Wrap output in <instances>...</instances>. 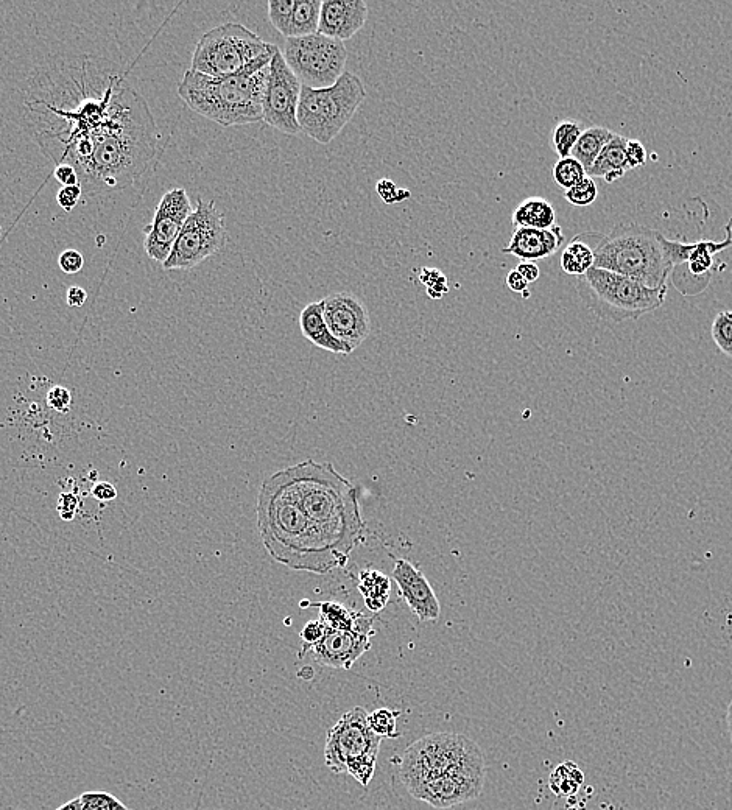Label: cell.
Returning a JSON list of instances; mask_svg holds the SVG:
<instances>
[{
  "label": "cell",
  "mask_w": 732,
  "mask_h": 810,
  "mask_svg": "<svg viewBox=\"0 0 732 810\" xmlns=\"http://www.w3.org/2000/svg\"><path fill=\"white\" fill-rule=\"evenodd\" d=\"M726 722H728L729 734H731L732 739V701L731 705L728 706V714H726Z\"/></svg>",
  "instance_id": "816d5d0a"
},
{
  "label": "cell",
  "mask_w": 732,
  "mask_h": 810,
  "mask_svg": "<svg viewBox=\"0 0 732 810\" xmlns=\"http://www.w3.org/2000/svg\"><path fill=\"white\" fill-rule=\"evenodd\" d=\"M628 139L622 134H616L611 141L608 142L599 158L595 159L594 164L586 170V175L589 178H600L605 183H616L620 178L627 175L628 167L627 156H625V148H627Z\"/></svg>",
  "instance_id": "7402d4cb"
},
{
  "label": "cell",
  "mask_w": 732,
  "mask_h": 810,
  "mask_svg": "<svg viewBox=\"0 0 732 810\" xmlns=\"http://www.w3.org/2000/svg\"><path fill=\"white\" fill-rule=\"evenodd\" d=\"M276 47L270 44L261 57L228 77H208L189 69L178 85V96L192 111L222 127L262 122V100Z\"/></svg>",
  "instance_id": "277c9868"
},
{
  "label": "cell",
  "mask_w": 732,
  "mask_h": 810,
  "mask_svg": "<svg viewBox=\"0 0 732 810\" xmlns=\"http://www.w3.org/2000/svg\"><path fill=\"white\" fill-rule=\"evenodd\" d=\"M24 108L41 152L74 167L89 195L122 191L155 159L158 128L147 100L108 63L46 64L30 78Z\"/></svg>",
  "instance_id": "6da1fadb"
},
{
  "label": "cell",
  "mask_w": 732,
  "mask_h": 810,
  "mask_svg": "<svg viewBox=\"0 0 732 810\" xmlns=\"http://www.w3.org/2000/svg\"><path fill=\"white\" fill-rule=\"evenodd\" d=\"M370 648L371 636L326 627L323 638L312 652L321 666L349 670Z\"/></svg>",
  "instance_id": "ac0fdd59"
},
{
  "label": "cell",
  "mask_w": 732,
  "mask_h": 810,
  "mask_svg": "<svg viewBox=\"0 0 732 810\" xmlns=\"http://www.w3.org/2000/svg\"><path fill=\"white\" fill-rule=\"evenodd\" d=\"M585 781V776L574 762L567 761L558 765L550 775V789L558 796H574Z\"/></svg>",
  "instance_id": "f1b7e54d"
},
{
  "label": "cell",
  "mask_w": 732,
  "mask_h": 810,
  "mask_svg": "<svg viewBox=\"0 0 732 810\" xmlns=\"http://www.w3.org/2000/svg\"><path fill=\"white\" fill-rule=\"evenodd\" d=\"M712 340L717 348L732 357V314L731 312H720L712 323Z\"/></svg>",
  "instance_id": "d6a6232c"
},
{
  "label": "cell",
  "mask_w": 732,
  "mask_h": 810,
  "mask_svg": "<svg viewBox=\"0 0 732 810\" xmlns=\"http://www.w3.org/2000/svg\"><path fill=\"white\" fill-rule=\"evenodd\" d=\"M401 714V711H391L387 708L376 709L368 714V723L381 739H395L399 736L398 717Z\"/></svg>",
  "instance_id": "1f68e13d"
},
{
  "label": "cell",
  "mask_w": 732,
  "mask_h": 810,
  "mask_svg": "<svg viewBox=\"0 0 732 810\" xmlns=\"http://www.w3.org/2000/svg\"><path fill=\"white\" fill-rule=\"evenodd\" d=\"M664 234L637 223H620L608 236L600 234L594 248V268L628 276L644 286H667L672 265L662 245Z\"/></svg>",
  "instance_id": "5b68a950"
},
{
  "label": "cell",
  "mask_w": 732,
  "mask_h": 810,
  "mask_svg": "<svg viewBox=\"0 0 732 810\" xmlns=\"http://www.w3.org/2000/svg\"><path fill=\"white\" fill-rule=\"evenodd\" d=\"M419 281L427 287V295L432 300H441L449 292V284L443 272L438 268L424 267L419 270Z\"/></svg>",
  "instance_id": "8d00e7d4"
},
{
  "label": "cell",
  "mask_w": 732,
  "mask_h": 810,
  "mask_svg": "<svg viewBox=\"0 0 732 810\" xmlns=\"http://www.w3.org/2000/svg\"><path fill=\"white\" fill-rule=\"evenodd\" d=\"M477 751H480L479 745L462 734L435 733L416 740L407 748L401 762L405 789L412 793Z\"/></svg>",
  "instance_id": "30bf717a"
},
{
  "label": "cell",
  "mask_w": 732,
  "mask_h": 810,
  "mask_svg": "<svg viewBox=\"0 0 732 810\" xmlns=\"http://www.w3.org/2000/svg\"><path fill=\"white\" fill-rule=\"evenodd\" d=\"M522 296H524V298H528V296H530V290H527V292L522 293Z\"/></svg>",
  "instance_id": "db71d44e"
},
{
  "label": "cell",
  "mask_w": 732,
  "mask_h": 810,
  "mask_svg": "<svg viewBox=\"0 0 732 810\" xmlns=\"http://www.w3.org/2000/svg\"><path fill=\"white\" fill-rule=\"evenodd\" d=\"M314 605L320 608V622L324 627L356 631V633L366 634L371 638L376 634L371 617H366L365 614L352 610L343 603L320 602L314 603Z\"/></svg>",
  "instance_id": "603a6c76"
},
{
  "label": "cell",
  "mask_w": 732,
  "mask_h": 810,
  "mask_svg": "<svg viewBox=\"0 0 732 810\" xmlns=\"http://www.w3.org/2000/svg\"><path fill=\"white\" fill-rule=\"evenodd\" d=\"M594 248L586 242V234H578L567 243L561 254V268L566 275L583 276L594 267Z\"/></svg>",
  "instance_id": "484cf974"
},
{
  "label": "cell",
  "mask_w": 732,
  "mask_h": 810,
  "mask_svg": "<svg viewBox=\"0 0 732 810\" xmlns=\"http://www.w3.org/2000/svg\"><path fill=\"white\" fill-rule=\"evenodd\" d=\"M563 243V229L558 225L552 229L516 228L502 251L521 261L535 262L553 256Z\"/></svg>",
  "instance_id": "ffe728a7"
},
{
  "label": "cell",
  "mask_w": 732,
  "mask_h": 810,
  "mask_svg": "<svg viewBox=\"0 0 732 810\" xmlns=\"http://www.w3.org/2000/svg\"><path fill=\"white\" fill-rule=\"evenodd\" d=\"M301 88H303L301 81L287 66L279 47H276L273 58H271L270 72H268L264 100H262L264 120L270 127L281 133L289 134V136L301 133L300 124H298Z\"/></svg>",
  "instance_id": "5bb4252c"
},
{
  "label": "cell",
  "mask_w": 732,
  "mask_h": 810,
  "mask_svg": "<svg viewBox=\"0 0 732 810\" xmlns=\"http://www.w3.org/2000/svg\"><path fill=\"white\" fill-rule=\"evenodd\" d=\"M58 265H60L61 272L66 273V275H77L85 267V258H83L80 251L69 248V250H64L60 254Z\"/></svg>",
  "instance_id": "60d3db41"
},
{
  "label": "cell",
  "mask_w": 732,
  "mask_h": 810,
  "mask_svg": "<svg viewBox=\"0 0 732 810\" xmlns=\"http://www.w3.org/2000/svg\"><path fill=\"white\" fill-rule=\"evenodd\" d=\"M270 47L239 22H226L201 36L192 55L191 71L208 77L237 74Z\"/></svg>",
  "instance_id": "9c48e42d"
},
{
  "label": "cell",
  "mask_w": 732,
  "mask_h": 810,
  "mask_svg": "<svg viewBox=\"0 0 732 810\" xmlns=\"http://www.w3.org/2000/svg\"><path fill=\"white\" fill-rule=\"evenodd\" d=\"M282 57L301 85L312 89L331 88L345 74L348 50L345 43L314 33L287 38Z\"/></svg>",
  "instance_id": "8fae6325"
},
{
  "label": "cell",
  "mask_w": 732,
  "mask_h": 810,
  "mask_svg": "<svg viewBox=\"0 0 732 810\" xmlns=\"http://www.w3.org/2000/svg\"><path fill=\"white\" fill-rule=\"evenodd\" d=\"M614 136H616V133L609 130V128L599 127V125L588 128V130L581 133L580 139H578L577 145H575L574 150H572L571 156L577 159L581 166L588 170L589 167L594 164L595 159L599 158L603 148L608 145V142L611 141Z\"/></svg>",
  "instance_id": "4316f807"
},
{
  "label": "cell",
  "mask_w": 732,
  "mask_h": 810,
  "mask_svg": "<svg viewBox=\"0 0 732 810\" xmlns=\"http://www.w3.org/2000/svg\"><path fill=\"white\" fill-rule=\"evenodd\" d=\"M301 334L318 348L334 354H351V349L335 339L324 320L323 300L307 304L300 315Z\"/></svg>",
  "instance_id": "44dd1931"
},
{
  "label": "cell",
  "mask_w": 732,
  "mask_h": 810,
  "mask_svg": "<svg viewBox=\"0 0 732 810\" xmlns=\"http://www.w3.org/2000/svg\"><path fill=\"white\" fill-rule=\"evenodd\" d=\"M78 499L74 493H63L58 502V511H60V518L71 521L77 513Z\"/></svg>",
  "instance_id": "bcb514c9"
},
{
  "label": "cell",
  "mask_w": 732,
  "mask_h": 810,
  "mask_svg": "<svg viewBox=\"0 0 732 810\" xmlns=\"http://www.w3.org/2000/svg\"><path fill=\"white\" fill-rule=\"evenodd\" d=\"M553 181L564 189V192L569 191L575 184L585 180L586 175L585 167L581 166L577 159L572 156L561 158L560 161L553 166Z\"/></svg>",
  "instance_id": "4dcf8cb0"
},
{
  "label": "cell",
  "mask_w": 732,
  "mask_h": 810,
  "mask_svg": "<svg viewBox=\"0 0 732 810\" xmlns=\"http://www.w3.org/2000/svg\"><path fill=\"white\" fill-rule=\"evenodd\" d=\"M295 0H268V18L282 36H289L290 18H292Z\"/></svg>",
  "instance_id": "836d02e7"
},
{
  "label": "cell",
  "mask_w": 732,
  "mask_h": 810,
  "mask_svg": "<svg viewBox=\"0 0 732 810\" xmlns=\"http://www.w3.org/2000/svg\"><path fill=\"white\" fill-rule=\"evenodd\" d=\"M0 236H2V225H0Z\"/></svg>",
  "instance_id": "11a10c76"
},
{
  "label": "cell",
  "mask_w": 732,
  "mask_h": 810,
  "mask_svg": "<svg viewBox=\"0 0 732 810\" xmlns=\"http://www.w3.org/2000/svg\"><path fill=\"white\" fill-rule=\"evenodd\" d=\"M91 494L97 502H103V504L117 499L116 486L110 482H97L96 485L92 486Z\"/></svg>",
  "instance_id": "f6af8a7d"
},
{
  "label": "cell",
  "mask_w": 732,
  "mask_h": 810,
  "mask_svg": "<svg viewBox=\"0 0 732 810\" xmlns=\"http://www.w3.org/2000/svg\"><path fill=\"white\" fill-rule=\"evenodd\" d=\"M575 286L580 300L591 312L614 324L652 314L666 303L669 292V286L652 289L636 279L594 267L578 276Z\"/></svg>",
  "instance_id": "8992f818"
},
{
  "label": "cell",
  "mask_w": 732,
  "mask_h": 810,
  "mask_svg": "<svg viewBox=\"0 0 732 810\" xmlns=\"http://www.w3.org/2000/svg\"><path fill=\"white\" fill-rule=\"evenodd\" d=\"M366 99L363 81L346 71L331 88H301L298 124L318 144H331Z\"/></svg>",
  "instance_id": "52a82bcc"
},
{
  "label": "cell",
  "mask_w": 732,
  "mask_h": 810,
  "mask_svg": "<svg viewBox=\"0 0 732 810\" xmlns=\"http://www.w3.org/2000/svg\"><path fill=\"white\" fill-rule=\"evenodd\" d=\"M78 798L81 801V810H130L111 793L86 792Z\"/></svg>",
  "instance_id": "e575fe53"
},
{
  "label": "cell",
  "mask_w": 732,
  "mask_h": 810,
  "mask_svg": "<svg viewBox=\"0 0 732 810\" xmlns=\"http://www.w3.org/2000/svg\"><path fill=\"white\" fill-rule=\"evenodd\" d=\"M57 810H81L80 798H74V800L67 801L66 804H63V806L58 807Z\"/></svg>",
  "instance_id": "f907efd6"
},
{
  "label": "cell",
  "mask_w": 732,
  "mask_h": 810,
  "mask_svg": "<svg viewBox=\"0 0 732 810\" xmlns=\"http://www.w3.org/2000/svg\"><path fill=\"white\" fill-rule=\"evenodd\" d=\"M257 527L268 555L293 571L329 574L346 564L324 533L304 515L286 469L262 483Z\"/></svg>",
  "instance_id": "7a4b0ae2"
},
{
  "label": "cell",
  "mask_w": 732,
  "mask_h": 810,
  "mask_svg": "<svg viewBox=\"0 0 732 810\" xmlns=\"http://www.w3.org/2000/svg\"><path fill=\"white\" fill-rule=\"evenodd\" d=\"M228 240L225 217L215 201L198 200L197 208L184 223L164 270H191L220 253Z\"/></svg>",
  "instance_id": "7c38bea8"
},
{
  "label": "cell",
  "mask_w": 732,
  "mask_h": 810,
  "mask_svg": "<svg viewBox=\"0 0 732 810\" xmlns=\"http://www.w3.org/2000/svg\"><path fill=\"white\" fill-rule=\"evenodd\" d=\"M381 742L368 723L365 709L357 706L332 726L326 737L324 761L332 772L348 773L360 786L368 787L376 773Z\"/></svg>",
  "instance_id": "ba28073f"
},
{
  "label": "cell",
  "mask_w": 732,
  "mask_h": 810,
  "mask_svg": "<svg viewBox=\"0 0 732 810\" xmlns=\"http://www.w3.org/2000/svg\"><path fill=\"white\" fill-rule=\"evenodd\" d=\"M376 192L385 205H396V203H402V201L409 200L412 197V192L409 189L398 187L395 181L387 180V178L377 181Z\"/></svg>",
  "instance_id": "74e56055"
},
{
  "label": "cell",
  "mask_w": 732,
  "mask_h": 810,
  "mask_svg": "<svg viewBox=\"0 0 732 810\" xmlns=\"http://www.w3.org/2000/svg\"><path fill=\"white\" fill-rule=\"evenodd\" d=\"M731 314H732V312H731Z\"/></svg>",
  "instance_id": "9f6ffc18"
},
{
  "label": "cell",
  "mask_w": 732,
  "mask_h": 810,
  "mask_svg": "<svg viewBox=\"0 0 732 810\" xmlns=\"http://www.w3.org/2000/svg\"><path fill=\"white\" fill-rule=\"evenodd\" d=\"M357 588L368 610L379 613L390 602L391 580L384 572L363 569L357 578Z\"/></svg>",
  "instance_id": "d4e9b609"
},
{
  "label": "cell",
  "mask_w": 732,
  "mask_h": 810,
  "mask_svg": "<svg viewBox=\"0 0 732 810\" xmlns=\"http://www.w3.org/2000/svg\"><path fill=\"white\" fill-rule=\"evenodd\" d=\"M366 19L368 5L363 0H324L318 33L345 43L363 29Z\"/></svg>",
  "instance_id": "d6986e66"
},
{
  "label": "cell",
  "mask_w": 732,
  "mask_h": 810,
  "mask_svg": "<svg viewBox=\"0 0 732 810\" xmlns=\"http://www.w3.org/2000/svg\"><path fill=\"white\" fill-rule=\"evenodd\" d=\"M321 4V0H295L287 38H301L318 33Z\"/></svg>",
  "instance_id": "83f0119b"
},
{
  "label": "cell",
  "mask_w": 732,
  "mask_h": 810,
  "mask_svg": "<svg viewBox=\"0 0 732 810\" xmlns=\"http://www.w3.org/2000/svg\"><path fill=\"white\" fill-rule=\"evenodd\" d=\"M485 758L482 750L454 765L449 772L413 790L410 795L437 809H452L477 800L485 786Z\"/></svg>",
  "instance_id": "4fadbf2b"
},
{
  "label": "cell",
  "mask_w": 732,
  "mask_h": 810,
  "mask_svg": "<svg viewBox=\"0 0 732 810\" xmlns=\"http://www.w3.org/2000/svg\"><path fill=\"white\" fill-rule=\"evenodd\" d=\"M131 810V809H130Z\"/></svg>",
  "instance_id": "6f0895ef"
},
{
  "label": "cell",
  "mask_w": 732,
  "mask_h": 810,
  "mask_svg": "<svg viewBox=\"0 0 732 810\" xmlns=\"http://www.w3.org/2000/svg\"><path fill=\"white\" fill-rule=\"evenodd\" d=\"M597 197H599V187H597L595 181L589 177L575 184L569 191L564 192V198H566L571 205L580 206V208L592 205V203L597 200Z\"/></svg>",
  "instance_id": "d590c367"
},
{
  "label": "cell",
  "mask_w": 732,
  "mask_h": 810,
  "mask_svg": "<svg viewBox=\"0 0 732 810\" xmlns=\"http://www.w3.org/2000/svg\"><path fill=\"white\" fill-rule=\"evenodd\" d=\"M625 156H627L628 167L630 170L641 169L647 162V150L644 144L634 139H628L627 148H625Z\"/></svg>",
  "instance_id": "b9f144b4"
},
{
  "label": "cell",
  "mask_w": 732,
  "mask_h": 810,
  "mask_svg": "<svg viewBox=\"0 0 732 810\" xmlns=\"http://www.w3.org/2000/svg\"><path fill=\"white\" fill-rule=\"evenodd\" d=\"M514 229H552L557 226V212L546 198H525L518 208L514 209L511 217Z\"/></svg>",
  "instance_id": "cb8c5ba5"
},
{
  "label": "cell",
  "mask_w": 732,
  "mask_h": 810,
  "mask_svg": "<svg viewBox=\"0 0 732 810\" xmlns=\"http://www.w3.org/2000/svg\"><path fill=\"white\" fill-rule=\"evenodd\" d=\"M81 195H83V187H81V184L71 187H61L57 194L58 206L66 212H72L75 206L78 205Z\"/></svg>",
  "instance_id": "7bdbcfd3"
},
{
  "label": "cell",
  "mask_w": 732,
  "mask_h": 810,
  "mask_svg": "<svg viewBox=\"0 0 732 810\" xmlns=\"http://www.w3.org/2000/svg\"><path fill=\"white\" fill-rule=\"evenodd\" d=\"M67 304L71 307L85 306L88 301V292L83 287L72 286L67 289Z\"/></svg>",
  "instance_id": "7dc6e473"
},
{
  "label": "cell",
  "mask_w": 732,
  "mask_h": 810,
  "mask_svg": "<svg viewBox=\"0 0 732 810\" xmlns=\"http://www.w3.org/2000/svg\"><path fill=\"white\" fill-rule=\"evenodd\" d=\"M583 131L585 130L581 128V124L577 120H561L560 124L555 125V128H553V152L557 153L560 159L571 156L572 150L577 145Z\"/></svg>",
  "instance_id": "f546056e"
},
{
  "label": "cell",
  "mask_w": 732,
  "mask_h": 810,
  "mask_svg": "<svg viewBox=\"0 0 732 810\" xmlns=\"http://www.w3.org/2000/svg\"><path fill=\"white\" fill-rule=\"evenodd\" d=\"M391 578L398 586L399 594L419 622H435L440 619L441 605L437 594L426 575L409 560H398L391 572Z\"/></svg>",
  "instance_id": "e0dca14e"
},
{
  "label": "cell",
  "mask_w": 732,
  "mask_h": 810,
  "mask_svg": "<svg viewBox=\"0 0 732 810\" xmlns=\"http://www.w3.org/2000/svg\"><path fill=\"white\" fill-rule=\"evenodd\" d=\"M72 391L63 385H53L47 391L46 404L53 412L67 413L72 407Z\"/></svg>",
  "instance_id": "ab89813d"
},
{
  "label": "cell",
  "mask_w": 732,
  "mask_h": 810,
  "mask_svg": "<svg viewBox=\"0 0 732 810\" xmlns=\"http://www.w3.org/2000/svg\"><path fill=\"white\" fill-rule=\"evenodd\" d=\"M725 231H726V234H729V236H731V239H732V217H731V219H729V222H728V225H726Z\"/></svg>",
  "instance_id": "f5cc1de1"
},
{
  "label": "cell",
  "mask_w": 732,
  "mask_h": 810,
  "mask_svg": "<svg viewBox=\"0 0 732 810\" xmlns=\"http://www.w3.org/2000/svg\"><path fill=\"white\" fill-rule=\"evenodd\" d=\"M286 472L304 515L348 561L365 533L356 486L331 463L307 460L290 466Z\"/></svg>",
  "instance_id": "3957f363"
},
{
  "label": "cell",
  "mask_w": 732,
  "mask_h": 810,
  "mask_svg": "<svg viewBox=\"0 0 732 810\" xmlns=\"http://www.w3.org/2000/svg\"><path fill=\"white\" fill-rule=\"evenodd\" d=\"M516 270H518V272L524 276V279L528 282V284L538 281L539 276H541V270H539V267L535 264V262H521V264L516 267Z\"/></svg>",
  "instance_id": "681fc988"
},
{
  "label": "cell",
  "mask_w": 732,
  "mask_h": 810,
  "mask_svg": "<svg viewBox=\"0 0 732 810\" xmlns=\"http://www.w3.org/2000/svg\"><path fill=\"white\" fill-rule=\"evenodd\" d=\"M192 211L191 198L183 187H175L162 195L153 222L144 228V248L148 258L159 264L169 259L173 245Z\"/></svg>",
  "instance_id": "9a60e30c"
},
{
  "label": "cell",
  "mask_w": 732,
  "mask_h": 810,
  "mask_svg": "<svg viewBox=\"0 0 732 810\" xmlns=\"http://www.w3.org/2000/svg\"><path fill=\"white\" fill-rule=\"evenodd\" d=\"M53 177L61 184V187H71L80 184L77 170L69 166V164H60V166L55 167Z\"/></svg>",
  "instance_id": "ee69618b"
},
{
  "label": "cell",
  "mask_w": 732,
  "mask_h": 810,
  "mask_svg": "<svg viewBox=\"0 0 732 810\" xmlns=\"http://www.w3.org/2000/svg\"><path fill=\"white\" fill-rule=\"evenodd\" d=\"M324 320L335 339L356 351L371 334L370 312L359 296L337 292L323 298Z\"/></svg>",
  "instance_id": "2e32d148"
},
{
  "label": "cell",
  "mask_w": 732,
  "mask_h": 810,
  "mask_svg": "<svg viewBox=\"0 0 732 810\" xmlns=\"http://www.w3.org/2000/svg\"><path fill=\"white\" fill-rule=\"evenodd\" d=\"M507 286L511 292L524 293L527 292L530 284H528V282L525 281L524 276H522L521 273L514 268V270H511V272L507 275Z\"/></svg>",
  "instance_id": "c3c4849f"
},
{
  "label": "cell",
  "mask_w": 732,
  "mask_h": 810,
  "mask_svg": "<svg viewBox=\"0 0 732 810\" xmlns=\"http://www.w3.org/2000/svg\"><path fill=\"white\" fill-rule=\"evenodd\" d=\"M324 631H326V627L321 624L320 619L318 620H310L304 625L303 630H301L300 638H301V650H300V658L306 656L310 650H314L315 645L321 641V638L324 636Z\"/></svg>",
  "instance_id": "f35d334b"
}]
</instances>
